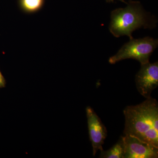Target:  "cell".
<instances>
[{"label":"cell","mask_w":158,"mask_h":158,"mask_svg":"<svg viewBox=\"0 0 158 158\" xmlns=\"http://www.w3.org/2000/svg\"><path fill=\"white\" fill-rule=\"evenodd\" d=\"M125 135L134 136L158 147V103L150 97L124 109Z\"/></svg>","instance_id":"6da1fadb"},{"label":"cell","mask_w":158,"mask_h":158,"mask_svg":"<svg viewBox=\"0 0 158 158\" xmlns=\"http://www.w3.org/2000/svg\"><path fill=\"white\" fill-rule=\"evenodd\" d=\"M125 8L112 11L109 30L114 37L127 36L132 39L133 32L136 30L152 29L156 27V21L151 18L144 11L140 2L130 0Z\"/></svg>","instance_id":"7a4b0ae2"},{"label":"cell","mask_w":158,"mask_h":158,"mask_svg":"<svg viewBox=\"0 0 158 158\" xmlns=\"http://www.w3.org/2000/svg\"><path fill=\"white\" fill-rule=\"evenodd\" d=\"M158 39L146 37L143 38L130 40L125 44L117 53L110 57L109 62L110 64L126 59H134L140 62L141 65L149 62V59L153 52L158 47Z\"/></svg>","instance_id":"3957f363"},{"label":"cell","mask_w":158,"mask_h":158,"mask_svg":"<svg viewBox=\"0 0 158 158\" xmlns=\"http://www.w3.org/2000/svg\"><path fill=\"white\" fill-rule=\"evenodd\" d=\"M135 81L140 94L146 99L151 97L153 90L158 86V62L141 65Z\"/></svg>","instance_id":"277c9868"},{"label":"cell","mask_w":158,"mask_h":158,"mask_svg":"<svg viewBox=\"0 0 158 158\" xmlns=\"http://www.w3.org/2000/svg\"><path fill=\"white\" fill-rule=\"evenodd\" d=\"M124 158H157L158 147L134 136L125 135Z\"/></svg>","instance_id":"5b68a950"},{"label":"cell","mask_w":158,"mask_h":158,"mask_svg":"<svg viewBox=\"0 0 158 158\" xmlns=\"http://www.w3.org/2000/svg\"><path fill=\"white\" fill-rule=\"evenodd\" d=\"M89 138L95 156L98 150H103L102 145L107 136V131L100 118L90 107L86 108Z\"/></svg>","instance_id":"8992f818"},{"label":"cell","mask_w":158,"mask_h":158,"mask_svg":"<svg viewBox=\"0 0 158 158\" xmlns=\"http://www.w3.org/2000/svg\"><path fill=\"white\" fill-rule=\"evenodd\" d=\"M100 158H124V143L123 137L118 140V142L107 151H100Z\"/></svg>","instance_id":"52a82bcc"},{"label":"cell","mask_w":158,"mask_h":158,"mask_svg":"<svg viewBox=\"0 0 158 158\" xmlns=\"http://www.w3.org/2000/svg\"><path fill=\"white\" fill-rule=\"evenodd\" d=\"M45 0H19L20 8L27 13H34L42 9Z\"/></svg>","instance_id":"ba28073f"},{"label":"cell","mask_w":158,"mask_h":158,"mask_svg":"<svg viewBox=\"0 0 158 158\" xmlns=\"http://www.w3.org/2000/svg\"><path fill=\"white\" fill-rule=\"evenodd\" d=\"M5 85H6V81H5V79L0 72V88L5 87Z\"/></svg>","instance_id":"9c48e42d"},{"label":"cell","mask_w":158,"mask_h":158,"mask_svg":"<svg viewBox=\"0 0 158 158\" xmlns=\"http://www.w3.org/2000/svg\"><path fill=\"white\" fill-rule=\"evenodd\" d=\"M115 0H106V2L107 3H114V2H115ZM118 1L123 2L125 3H126V4H127V3L125 1H124V0H118Z\"/></svg>","instance_id":"30bf717a"}]
</instances>
